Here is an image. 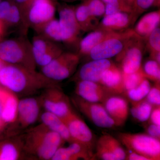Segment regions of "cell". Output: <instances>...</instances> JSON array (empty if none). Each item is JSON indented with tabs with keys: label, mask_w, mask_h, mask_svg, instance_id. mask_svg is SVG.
I'll list each match as a JSON object with an SVG mask.
<instances>
[{
	"label": "cell",
	"mask_w": 160,
	"mask_h": 160,
	"mask_svg": "<svg viewBox=\"0 0 160 160\" xmlns=\"http://www.w3.org/2000/svg\"><path fill=\"white\" fill-rule=\"evenodd\" d=\"M0 86L18 98H24L32 96L58 84L36 69L6 64L0 69Z\"/></svg>",
	"instance_id": "6da1fadb"
},
{
	"label": "cell",
	"mask_w": 160,
	"mask_h": 160,
	"mask_svg": "<svg viewBox=\"0 0 160 160\" xmlns=\"http://www.w3.org/2000/svg\"><path fill=\"white\" fill-rule=\"evenodd\" d=\"M25 155L36 159L51 160L65 142L60 135L41 124L20 134Z\"/></svg>",
	"instance_id": "7a4b0ae2"
},
{
	"label": "cell",
	"mask_w": 160,
	"mask_h": 160,
	"mask_svg": "<svg viewBox=\"0 0 160 160\" xmlns=\"http://www.w3.org/2000/svg\"><path fill=\"white\" fill-rule=\"evenodd\" d=\"M0 59L6 64L36 69L31 42L23 36L0 42Z\"/></svg>",
	"instance_id": "3957f363"
},
{
	"label": "cell",
	"mask_w": 160,
	"mask_h": 160,
	"mask_svg": "<svg viewBox=\"0 0 160 160\" xmlns=\"http://www.w3.org/2000/svg\"><path fill=\"white\" fill-rule=\"evenodd\" d=\"M118 137L121 143L132 152L142 155L149 160H160L159 139L143 133L120 132Z\"/></svg>",
	"instance_id": "277c9868"
},
{
	"label": "cell",
	"mask_w": 160,
	"mask_h": 160,
	"mask_svg": "<svg viewBox=\"0 0 160 160\" xmlns=\"http://www.w3.org/2000/svg\"><path fill=\"white\" fill-rule=\"evenodd\" d=\"M39 97L29 96L19 99L17 116L14 122L10 124L11 135H18L23 130L29 128L39 119L42 108Z\"/></svg>",
	"instance_id": "5b68a950"
},
{
	"label": "cell",
	"mask_w": 160,
	"mask_h": 160,
	"mask_svg": "<svg viewBox=\"0 0 160 160\" xmlns=\"http://www.w3.org/2000/svg\"><path fill=\"white\" fill-rule=\"evenodd\" d=\"M80 58L78 53L63 52L48 65L41 68V72L49 79L58 82L74 74L79 64Z\"/></svg>",
	"instance_id": "8992f818"
},
{
	"label": "cell",
	"mask_w": 160,
	"mask_h": 160,
	"mask_svg": "<svg viewBox=\"0 0 160 160\" xmlns=\"http://www.w3.org/2000/svg\"><path fill=\"white\" fill-rule=\"evenodd\" d=\"M57 3L54 0H32L24 15L27 27L36 31L54 18Z\"/></svg>",
	"instance_id": "52a82bcc"
},
{
	"label": "cell",
	"mask_w": 160,
	"mask_h": 160,
	"mask_svg": "<svg viewBox=\"0 0 160 160\" xmlns=\"http://www.w3.org/2000/svg\"><path fill=\"white\" fill-rule=\"evenodd\" d=\"M40 99L45 111L66 119L73 112L69 98L58 86L47 88L41 92Z\"/></svg>",
	"instance_id": "ba28073f"
},
{
	"label": "cell",
	"mask_w": 160,
	"mask_h": 160,
	"mask_svg": "<svg viewBox=\"0 0 160 160\" xmlns=\"http://www.w3.org/2000/svg\"><path fill=\"white\" fill-rule=\"evenodd\" d=\"M133 29L118 32L94 47L89 55L92 60L109 59L122 51L127 42L135 34Z\"/></svg>",
	"instance_id": "9c48e42d"
},
{
	"label": "cell",
	"mask_w": 160,
	"mask_h": 160,
	"mask_svg": "<svg viewBox=\"0 0 160 160\" xmlns=\"http://www.w3.org/2000/svg\"><path fill=\"white\" fill-rule=\"evenodd\" d=\"M144 40L135 34L127 42L122 51L117 56L121 62V69L124 74L138 71L142 67Z\"/></svg>",
	"instance_id": "30bf717a"
},
{
	"label": "cell",
	"mask_w": 160,
	"mask_h": 160,
	"mask_svg": "<svg viewBox=\"0 0 160 160\" xmlns=\"http://www.w3.org/2000/svg\"><path fill=\"white\" fill-rule=\"evenodd\" d=\"M57 9L58 12L62 42L68 45L77 42L82 30L76 18L75 6L58 2Z\"/></svg>",
	"instance_id": "8fae6325"
},
{
	"label": "cell",
	"mask_w": 160,
	"mask_h": 160,
	"mask_svg": "<svg viewBox=\"0 0 160 160\" xmlns=\"http://www.w3.org/2000/svg\"><path fill=\"white\" fill-rule=\"evenodd\" d=\"M31 43L35 62L40 68L48 65L64 52L58 43L40 35L34 36Z\"/></svg>",
	"instance_id": "7c38bea8"
},
{
	"label": "cell",
	"mask_w": 160,
	"mask_h": 160,
	"mask_svg": "<svg viewBox=\"0 0 160 160\" xmlns=\"http://www.w3.org/2000/svg\"><path fill=\"white\" fill-rule=\"evenodd\" d=\"M72 102L78 110L98 127L111 128L116 126L102 103L87 102L78 96L72 98Z\"/></svg>",
	"instance_id": "4fadbf2b"
},
{
	"label": "cell",
	"mask_w": 160,
	"mask_h": 160,
	"mask_svg": "<svg viewBox=\"0 0 160 160\" xmlns=\"http://www.w3.org/2000/svg\"><path fill=\"white\" fill-rule=\"evenodd\" d=\"M63 121L68 128L73 142L84 145L92 151L94 144V135L84 121L74 112Z\"/></svg>",
	"instance_id": "5bb4252c"
},
{
	"label": "cell",
	"mask_w": 160,
	"mask_h": 160,
	"mask_svg": "<svg viewBox=\"0 0 160 160\" xmlns=\"http://www.w3.org/2000/svg\"><path fill=\"white\" fill-rule=\"evenodd\" d=\"M19 98L3 88H0V129L10 125L17 116Z\"/></svg>",
	"instance_id": "9a60e30c"
},
{
	"label": "cell",
	"mask_w": 160,
	"mask_h": 160,
	"mask_svg": "<svg viewBox=\"0 0 160 160\" xmlns=\"http://www.w3.org/2000/svg\"><path fill=\"white\" fill-rule=\"evenodd\" d=\"M75 92L78 97L91 102L102 103L111 95L100 83L85 80L78 81Z\"/></svg>",
	"instance_id": "2e32d148"
},
{
	"label": "cell",
	"mask_w": 160,
	"mask_h": 160,
	"mask_svg": "<svg viewBox=\"0 0 160 160\" xmlns=\"http://www.w3.org/2000/svg\"><path fill=\"white\" fill-rule=\"evenodd\" d=\"M102 104L116 126L125 125L129 112V104L126 99L119 96L110 95Z\"/></svg>",
	"instance_id": "e0dca14e"
},
{
	"label": "cell",
	"mask_w": 160,
	"mask_h": 160,
	"mask_svg": "<svg viewBox=\"0 0 160 160\" xmlns=\"http://www.w3.org/2000/svg\"><path fill=\"white\" fill-rule=\"evenodd\" d=\"M109 59L92 60L83 65L78 73L79 80L99 83L104 72L113 64Z\"/></svg>",
	"instance_id": "ac0fdd59"
},
{
	"label": "cell",
	"mask_w": 160,
	"mask_h": 160,
	"mask_svg": "<svg viewBox=\"0 0 160 160\" xmlns=\"http://www.w3.org/2000/svg\"><path fill=\"white\" fill-rule=\"evenodd\" d=\"M99 83L111 94L125 92L122 72L114 63L104 72Z\"/></svg>",
	"instance_id": "d6986e66"
},
{
	"label": "cell",
	"mask_w": 160,
	"mask_h": 160,
	"mask_svg": "<svg viewBox=\"0 0 160 160\" xmlns=\"http://www.w3.org/2000/svg\"><path fill=\"white\" fill-rule=\"evenodd\" d=\"M118 32L109 31L98 27L90 32L79 43V52L81 56L89 55V52L96 46Z\"/></svg>",
	"instance_id": "ffe728a7"
},
{
	"label": "cell",
	"mask_w": 160,
	"mask_h": 160,
	"mask_svg": "<svg viewBox=\"0 0 160 160\" xmlns=\"http://www.w3.org/2000/svg\"><path fill=\"white\" fill-rule=\"evenodd\" d=\"M133 23L131 13L118 12L114 14L104 16L98 27L113 32L122 31Z\"/></svg>",
	"instance_id": "44dd1931"
},
{
	"label": "cell",
	"mask_w": 160,
	"mask_h": 160,
	"mask_svg": "<svg viewBox=\"0 0 160 160\" xmlns=\"http://www.w3.org/2000/svg\"><path fill=\"white\" fill-rule=\"evenodd\" d=\"M0 142V160H17L22 158L25 153L20 135Z\"/></svg>",
	"instance_id": "7402d4cb"
},
{
	"label": "cell",
	"mask_w": 160,
	"mask_h": 160,
	"mask_svg": "<svg viewBox=\"0 0 160 160\" xmlns=\"http://www.w3.org/2000/svg\"><path fill=\"white\" fill-rule=\"evenodd\" d=\"M39 119L42 124L58 133L65 142L69 143L73 142L66 124L61 118L45 111L40 115Z\"/></svg>",
	"instance_id": "603a6c76"
},
{
	"label": "cell",
	"mask_w": 160,
	"mask_h": 160,
	"mask_svg": "<svg viewBox=\"0 0 160 160\" xmlns=\"http://www.w3.org/2000/svg\"><path fill=\"white\" fill-rule=\"evenodd\" d=\"M160 22V10L149 12L142 17L137 22L134 32L144 40H146L152 31L158 27Z\"/></svg>",
	"instance_id": "cb8c5ba5"
},
{
	"label": "cell",
	"mask_w": 160,
	"mask_h": 160,
	"mask_svg": "<svg viewBox=\"0 0 160 160\" xmlns=\"http://www.w3.org/2000/svg\"><path fill=\"white\" fill-rule=\"evenodd\" d=\"M75 14L82 31L89 32L98 28V19L90 14L85 1L75 6Z\"/></svg>",
	"instance_id": "d4e9b609"
},
{
	"label": "cell",
	"mask_w": 160,
	"mask_h": 160,
	"mask_svg": "<svg viewBox=\"0 0 160 160\" xmlns=\"http://www.w3.org/2000/svg\"><path fill=\"white\" fill-rule=\"evenodd\" d=\"M46 38L57 43L62 42V32L58 20L55 18L50 20L35 31Z\"/></svg>",
	"instance_id": "484cf974"
},
{
	"label": "cell",
	"mask_w": 160,
	"mask_h": 160,
	"mask_svg": "<svg viewBox=\"0 0 160 160\" xmlns=\"http://www.w3.org/2000/svg\"><path fill=\"white\" fill-rule=\"evenodd\" d=\"M132 105L130 112L134 118L142 122L149 119L153 106L146 99L139 102H132Z\"/></svg>",
	"instance_id": "4316f807"
},
{
	"label": "cell",
	"mask_w": 160,
	"mask_h": 160,
	"mask_svg": "<svg viewBox=\"0 0 160 160\" xmlns=\"http://www.w3.org/2000/svg\"><path fill=\"white\" fill-rule=\"evenodd\" d=\"M98 140L114 155L117 160H126L127 153L118 140L108 134L102 135Z\"/></svg>",
	"instance_id": "83f0119b"
},
{
	"label": "cell",
	"mask_w": 160,
	"mask_h": 160,
	"mask_svg": "<svg viewBox=\"0 0 160 160\" xmlns=\"http://www.w3.org/2000/svg\"><path fill=\"white\" fill-rule=\"evenodd\" d=\"M67 147L72 157V160L82 159L83 160H94L96 158L93 151L77 142L69 143Z\"/></svg>",
	"instance_id": "f1b7e54d"
},
{
	"label": "cell",
	"mask_w": 160,
	"mask_h": 160,
	"mask_svg": "<svg viewBox=\"0 0 160 160\" xmlns=\"http://www.w3.org/2000/svg\"><path fill=\"white\" fill-rule=\"evenodd\" d=\"M148 48L151 59L160 64V29L158 27L147 38Z\"/></svg>",
	"instance_id": "f546056e"
},
{
	"label": "cell",
	"mask_w": 160,
	"mask_h": 160,
	"mask_svg": "<svg viewBox=\"0 0 160 160\" xmlns=\"http://www.w3.org/2000/svg\"><path fill=\"white\" fill-rule=\"evenodd\" d=\"M151 88V84L148 79L146 78L138 86L125 92L132 102H139L146 98Z\"/></svg>",
	"instance_id": "4dcf8cb0"
},
{
	"label": "cell",
	"mask_w": 160,
	"mask_h": 160,
	"mask_svg": "<svg viewBox=\"0 0 160 160\" xmlns=\"http://www.w3.org/2000/svg\"><path fill=\"white\" fill-rule=\"evenodd\" d=\"M160 2V0H134L132 5L131 12L133 22L140 15L152 6H159Z\"/></svg>",
	"instance_id": "1f68e13d"
},
{
	"label": "cell",
	"mask_w": 160,
	"mask_h": 160,
	"mask_svg": "<svg viewBox=\"0 0 160 160\" xmlns=\"http://www.w3.org/2000/svg\"><path fill=\"white\" fill-rule=\"evenodd\" d=\"M123 76L125 92L137 87L146 78L142 67L138 71L133 73L129 74L123 73Z\"/></svg>",
	"instance_id": "d6a6232c"
},
{
	"label": "cell",
	"mask_w": 160,
	"mask_h": 160,
	"mask_svg": "<svg viewBox=\"0 0 160 160\" xmlns=\"http://www.w3.org/2000/svg\"><path fill=\"white\" fill-rule=\"evenodd\" d=\"M160 64L151 59L145 63L142 69L146 78L152 80L156 83H160Z\"/></svg>",
	"instance_id": "836d02e7"
},
{
	"label": "cell",
	"mask_w": 160,
	"mask_h": 160,
	"mask_svg": "<svg viewBox=\"0 0 160 160\" xmlns=\"http://www.w3.org/2000/svg\"><path fill=\"white\" fill-rule=\"evenodd\" d=\"M90 14L96 18L105 16L106 4L102 0H84Z\"/></svg>",
	"instance_id": "e575fe53"
},
{
	"label": "cell",
	"mask_w": 160,
	"mask_h": 160,
	"mask_svg": "<svg viewBox=\"0 0 160 160\" xmlns=\"http://www.w3.org/2000/svg\"><path fill=\"white\" fill-rule=\"evenodd\" d=\"M94 154L96 158H98L102 160H117L114 155L99 140L97 142Z\"/></svg>",
	"instance_id": "d590c367"
},
{
	"label": "cell",
	"mask_w": 160,
	"mask_h": 160,
	"mask_svg": "<svg viewBox=\"0 0 160 160\" xmlns=\"http://www.w3.org/2000/svg\"><path fill=\"white\" fill-rule=\"evenodd\" d=\"M145 99L152 106H160V83H156L155 86L152 87Z\"/></svg>",
	"instance_id": "8d00e7d4"
},
{
	"label": "cell",
	"mask_w": 160,
	"mask_h": 160,
	"mask_svg": "<svg viewBox=\"0 0 160 160\" xmlns=\"http://www.w3.org/2000/svg\"><path fill=\"white\" fill-rule=\"evenodd\" d=\"M149 119L152 124L160 126V106H153Z\"/></svg>",
	"instance_id": "74e56055"
},
{
	"label": "cell",
	"mask_w": 160,
	"mask_h": 160,
	"mask_svg": "<svg viewBox=\"0 0 160 160\" xmlns=\"http://www.w3.org/2000/svg\"><path fill=\"white\" fill-rule=\"evenodd\" d=\"M148 134L152 137L159 139L160 138V126L151 123L146 129Z\"/></svg>",
	"instance_id": "f35d334b"
},
{
	"label": "cell",
	"mask_w": 160,
	"mask_h": 160,
	"mask_svg": "<svg viewBox=\"0 0 160 160\" xmlns=\"http://www.w3.org/2000/svg\"><path fill=\"white\" fill-rule=\"evenodd\" d=\"M12 1L19 7L24 17L25 12L27 7L29 6V4L31 2L32 0H12Z\"/></svg>",
	"instance_id": "ab89813d"
},
{
	"label": "cell",
	"mask_w": 160,
	"mask_h": 160,
	"mask_svg": "<svg viewBox=\"0 0 160 160\" xmlns=\"http://www.w3.org/2000/svg\"><path fill=\"white\" fill-rule=\"evenodd\" d=\"M126 160H149L148 158L143 156L142 155L136 153L134 152H131L129 154L127 155Z\"/></svg>",
	"instance_id": "60d3db41"
},
{
	"label": "cell",
	"mask_w": 160,
	"mask_h": 160,
	"mask_svg": "<svg viewBox=\"0 0 160 160\" xmlns=\"http://www.w3.org/2000/svg\"><path fill=\"white\" fill-rule=\"evenodd\" d=\"M6 27L3 22L0 20V40L2 38L5 34Z\"/></svg>",
	"instance_id": "b9f144b4"
},
{
	"label": "cell",
	"mask_w": 160,
	"mask_h": 160,
	"mask_svg": "<svg viewBox=\"0 0 160 160\" xmlns=\"http://www.w3.org/2000/svg\"><path fill=\"white\" fill-rule=\"evenodd\" d=\"M65 2H75V1H80V0H61Z\"/></svg>",
	"instance_id": "7bdbcfd3"
},
{
	"label": "cell",
	"mask_w": 160,
	"mask_h": 160,
	"mask_svg": "<svg viewBox=\"0 0 160 160\" xmlns=\"http://www.w3.org/2000/svg\"><path fill=\"white\" fill-rule=\"evenodd\" d=\"M6 63L4 62L2 60L0 59V69L2 67V66H4L5 64H6Z\"/></svg>",
	"instance_id": "ee69618b"
},
{
	"label": "cell",
	"mask_w": 160,
	"mask_h": 160,
	"mask_svg": "<svg viewBox=\"0 0 160 160\" xmlns=\"http://www.w3.org/2000/svg\"><path fill=\"white\" fill-rule=\"evenodd\" d=\"M126 1H127L129 5L132 6V3H133L134 0H126Z\"/></svg>",
	"instance_id": "f6af8a7d"
},
{
	"label": "cell",
	"mask_w": 160,
	"mask_h": 160,
	"mask_svg": "<svg viewBox=\"0 0 160 160\" xmlns=\"http://www.w3.org/2000/svg\"><path fill=\"white\" fill-rule=\"evenodd\" d=\"M55 2H58V0H54Z\"/></svg>",
	"instance_id": "bcb514c9"
},
{
	"label": "cell",
	"mask_w": 160,
	"mask_h": 160,
	"mask_svg": "<svg viewBox=\"0 0 160 160\" xmlns=\"http://www.w3.org/2000/svg\"><path fill=\"white\" fill-rule=\"evenodd\" d=\"M1 1H2V0H0V2H1Z\"/></svg>",
	"instance_id": "7dc6e473"
}]
</instances>
